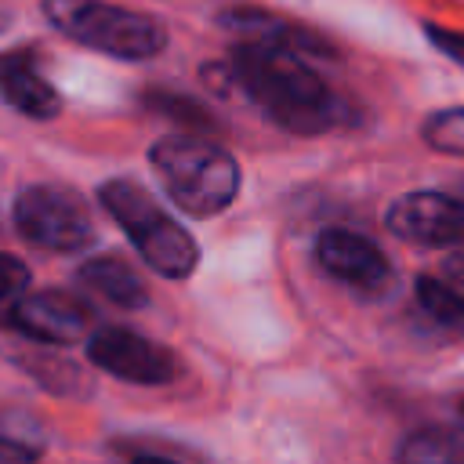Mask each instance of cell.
<instances>
[{"mask_svg":"<svg viewBox=\"0 0 464 464\" xmlns=\"http://www.w3.org/2000/svg\"><path fill=\"white\" fill-rule=\"evenodd\" d=\"M102 207L109 218L127 232V239L138 246L145 265L160 272L163 279H188L199 265V246L134 178H109L98 188Z\"/></svg>","mask_w":464,"mask_h":464,"instance_id":"obj_3","label":"cell"},{"mask_svg":"<svg viewBox=\"0 0 464 464\" xmlns=\"http://www.w3.org/2000/svg\"><path fill=\"white\" fill-rule=\"evenodd\" d=\"M141 105L160 112V116H167V120H174L178 127H196V130H214L218 127V116L203 102H196L188 94H178V91L149 87V91H141Z\"/></svg>","mask_w":464,"mask_h":464,"instance_id":"obj_16","label":"cell"},{"mask_svg":"<svg viewBox=\"0 0 464 464\" xmlns=\"http://www.w3.org/2000/svg\"><path fill=\"white\" fill-rule=\"evenodd\" d=\"M424 33H428V40H431L446 58H453L457 65H464V33L442 29V25H424Z\"/></svg>","mask_w":464,"mask_h":464,"instance_id":"obj_19","label":"cell"},{"mask_svg":"<svg viewBox=\"0 0 464 464\" xmlns=\"http://www.w3.org/2000/svg\"><path fill=\"white\" fill-rule=\"evenodd\" d=\"M14 228L22 239L44 250L72 254L83 250L94 239V221L87 214V203L58 185H29L14 199Z\"/></svg>","mask_w":464,"mask_h":464,"instance_id":"obj_5","label":"cell"},{"mask_svg":"<svg viewBox=\"0 0 464 464\" xmlns=\"http://www.w3.org/2000/svg\"><path fill=\"white\" fill-rule=\"evenodd\" d=\"M218 25L236 33L243 44H272V47H283V51H294L304 58H315V54L330 58L334 54V47L319 33H312L297 22H286L272 11H261V7H225L218 14Z\"/></svg>","mask_w":464,"mask_h":464,"instance_id":"obj_11","label":"cell"},{"mask_svg":"<svg viewBox=\"0 0 464 464\" xmlns=\"http://www.w3.org/2000/svg\"><path fill=\"white\" fill-rule=\"evenodd\" d=\"M460 199H464V192H460Z\"/></svg>","mask_w":464,"mask_h":464,"instance_id":"obj_24","label":"cell"},{"mask_svg":"<svg viewBox=\"0 0 464 464\" xmlns=\"http://www.w3.org/2000/svg\"><path fill=\"white\" fill-rule=\"evenodd\" d=\"M384 225L417 246H457L464 243V199L453 192L417 188L392 199Z\"/></svg>","mask_w":464,"mask_h":464,"instance_id":"obj_7","label":"cell"},{"mask_svg":"<svg viewBox=\"0 0 464 464\" xmlns=\"http://www.w3.org/2000/svg\"><path fill=\"white\" fill-rule=\"evenodd\" d=\"M80 283L98 294L102 301L116 304V308H141L149 301V290L145 283L138 279V272L123 261V257H112V254H98V257H87L80 265Z\"/></svg>","mask_w":464,"mask_h":464,"instance_id":"obj_12","label":"cell"},{"mask_svg":"<svg viewBox=\"0 0 464 464\" xmlns=\"http://www.w3.org/2000/svg\"><path fill=\"white\" fill-rule=\"evenodd\" d=\"M446 272H450V279H453V283H460V286H464V246L450 254V261H446Z\"/></svg>","mask_w":464,"mask_h":464,"instance_id":"obj_20","label":"cell"},{"mask_svg":"<svg viewBox=\"0 0 464 464\" xmlns=\"http://www.w3.org/2000/svg\"><path fill=\"white\" fill-rule=\"evenodd\" d=\"M0 98L29 120H54L62 112V94L44 76L40 54L33 47L0 54Z\"/></svg>","mask_w":464,"mask_h":464,"instance_id":"obj_10","label":"cell"},{"mask_svg":"<svg viewBox=\"0 0 464 464\" xmlns=\"http://www.w3.org/2000/svg\"><path fill=\"white\" fill-rule=\"evenodd\" d=\"M315 261L337 283H348V286L366 290V294L388 286V279H392V261L384 257V250L373 239H366L362 232H352V228L319 232Z\"/></svg>","mask_w":464,"mask_h":464,"instance_id":"obj_9","label":"cell"},{"mask_svg":"<svg viewBox=\"0 0 464 464\" xmlns=\"http://www.w3.org/2000/svg\"><path fill=\"white\" fill-rule=\"evenodd\" d=\"M130 464H174V460H167V457H152V453H145V457H134Z\"/></svg>","mask_w":464,"mask_h":464,"instance_id":"obj_21","label":"cell"},{"mask_svg":"<svg viewBox=\"0 0 464 464\" xmlns=\"http://www.w3.org/2000/svg\"><path fill=\"white\" fill-rule=\"evenodd\" d=\"M460 417H464V399H460Z\"/></svg>","mask_w":464,"mask_h":464,"instance_id":"obj_23","label":"cell"},{"mask_svg":"<svg viewBox=\"0 0 464 464\" xmlns=\"http://www.w3.org/2000/svg\"><path fill=\"white\" fill-rule=\"evenodd\" d=\"M399 464H464V435L450 428H420L402 442Z\"/></svg>","mask_w":464,"mask_h":464,"instance_id":"obj_15","label":"cell"},{"mask_svg":"<svg viewBox=\"0 0 464 464\" xmlns=\"http://www.w3.org/2000/svg\"><path fill=\"white\" fill-rule=\"evenodd\" d=\"M413 294H417V304L428 319H435L442 330L464 337V297L453 283H446L439 276H417Z\"/></svg>","mask_w":464,"mask_h":464,"instance_id":"obj_14","label":"cell"},{"mask_svg":"<svg viewBox=\"0 0 464 464\" xmlns=\"http://www.w3.org/2000/svg\"><path fill=\"white\" fill-rule=\"evenodd\" d=\"M424 141L446 156H464V109H442L431 112L420 127Z\"/></svg>","mask_w":464,"mask_h":464,"instance_id":"obj_17","label":"cell"},{"mask_svg":"<svg viewBox=\"0 0 464 464\" xmlns=\"http://www.w3.org/2000/svg\"><path fill=\"white\" fill-rule=\"evenodd\" d=\"M7 25H11V14H7V7H4V4H0V33H4V29H7Z\"/></svg>","mask_w":464,"mask_h":464,"instance_id":"obj_22","label":"cell"},{"mask_svg":"<svg viewBox=\"0 0 464 464\" xmlns=\"http://www.w3.org/2000/svg\"><path fill=\"white\" fill-rule=\"evenodd\" d=\"M207 76L250 98L276 127L290 134H323L352 123V105L304 62V54L272 44H236Z\"/></svg>","mask_w":464,"mask_h":464,"instance_id":"obj_1","label":"cell"},{"mask_svg":"<svg viewBox=\"0 0 464 464\" xmlns=\"http://www.w3.org/2000/svg\"><path fill=\"white\" fill-rule=\"evenodd\" d=\"M29 290V268L25 261H18L14 254H4L0 250V308L7 312L18 297H25Z\"/></svg>","mask_w":464,"mask_h":464,"instance_id":"obj_18","label":"cell"},{"mask_svg":"<svg viewBox=\"0 0 464 464\" xmlns=\"http://www.w3.org/2000/svg\"><path fill=\"white\" fill-rule=\"evenodd\" d=\"M47 446V431L36 413L0 402V464H33Z\"/></svg>","mask_w":464,"mask_h":464,"instance_id":"obj_13","label":"cell"},{"mask_svg":"<svg viewBox=\"0 0 464 464\" xmlns=\"http://www.w3.org/2000/svg\"><path fill=\"white\" fill-rule=\"evenodd\" d=\"M7 326H14L18 334L33 337V341H47V344H76L83 337H91V308L62 290H36L18 297L7 312H4Z\"/></svg>","mask_w":464,"mask_h":464,"instance_id":"obj_8","label":"cell"},{"mask_svg":"<svg viewBox=\"0 0 464 464\" xmlns=\"http://www.w3.org/2000/svg\"><path fill=\"white\" fill-rule=\"evenodd\" d=\"M87 359L127 384H170L181 373V359L170 348L127 326H102L98 334H91Z\"/></svg>","mask_w":464,"mask_h":464,"instance_id":"obj_6","label":"cell"},{"mask_svg":"<svg viewBox=\"0 0 464 464\" xmlns=\"http://www.w3.org/2000/svg\"><path fill=\"white\" fill-rule=\"evenodd\" d=\"M149 163L167 196L192 218H214L236 203L243 170L239 160L203 134H163L149 149Z\"/></svg>","mask_w":464,"mask_h":464,"instance_id":"obj_2","label":"cell"},{"mask_svg":"<svg viewBox=\"0 0 464 464\" xmlns=\"http://www.w3.org/2000/svg\"><path fill=\"white\" fill-rule=\"evenodd\" d=\"M44 14L58 33L109 58L145 62L167 47L163 22L105 0H44Z\"/></svg>","mask_w":464,"mask_h":464,"instance_id":"obj_4","label":"cell"}]
</instances>
